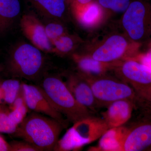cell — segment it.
I'll list each match as a JSON object with an SVG mask.
<instances>
[{
    "mask_svg": "<svg viewBox=\"0 0 151 151\" xmlns=\"http://www.w3.org/2000/svg\"><path fill=\"white\" fill-rule=\"evenodd\" d=\"M143 116L128 127L121 151H151V115Z\"/></svg>",
    "mask_w": 151,
    "mask_h": 151,
    "instance_id": "9",
    "label": "cell"
},
{
    "mask_svg": "<svg viewBox=\"0 0 151 151\" xmlns=\"http://www.w3.org/2000/svg\"><path fill=\"white\" fill-rule=\"evenodd\" d=\"M1 67H0V70H1Z\"/></svg>",
    "mask_w": 151,
    "mask_h": 151,
    "instance_id": "31",
    "label": "cell"
},
{
    "mask_svg": "<svg viewBox=\"0 0 151 151\" xmlns=\"http://www.w3.org/2000/svg\"><path fill=\"white\" fill-rule=\"evenodd\" d=\"M117 1V0H98V2L101 6L104 8L112 10Z\"/></svg>",
    "mask_w": 151,
    "mask_h": 151,
    "instance_id": "26",
    "label": "cell"
},
{
    "mask_svg": "<svg viewBox=\"0 0 151 151\" xmlns=\"http://www.w3.org/2000/svg\"><path fill=\"white\" fill-rule=\"evenodd\" d=\"M92 0H73V6H84L91 3Z\"/></svg>",
    "mask_w": 151,
    "mask_h": 151,
    "instance_id": "29",
    "label": "cell"
},
{
    "mask_svg": "<svg viewBox=\"0 0 151 151\" xmlns=\"http://www.w3.org/2000/svg\"><path fill=\"white\" fill-rule=\"evenodd\" d=\"M135 58H138L139 60H136L151 68V48L149 51L145 54H138Z\"/></svg>",
    "mask_w": 151,
    "mask_h": 151,
    "instance_id": "25",
    "label": "cell"
},
{
    "mask_svg": "<svg viewBox=\"0 0 151 151\" xmlns=\"http://www.w3.org/2000/svg\"><path fill=\"white\" fill-rule=\"evenodd\" d=\"M73 14L82 26L94 27L101 20L103 12L101 7L96 3H90L84 6H73Z\"/></svg>",
    "mask_w": 151,
    "mask_h": 151,
    "instance_id": "16",
    "label": "cell"
},
{
    "mask_svg": "<svg viewBox=\"0 0 151 151\" xmlns=\"http://www.w3.org/2000/svg\"><path fill=\"white\" fill-rule=\"evenodd\" d=\"M73 61L78 68V73L85 78H94L106 75L112 70L115 63H106L94 59L87 54L74 53Z\"/></svg>",
    "mask_w": 151,
    "mask_h": 151,
    "instance_id": "14",
    "label": "cell"
},
{
    "mask_svg": "<svg viewBox=\"0 0 151 151\" xmlns=\"http://www.w3.org/2000/svg\"><path fill=\"white\" fill-rule=\"evenodd\" d=\"M139 108L142 111L143 114L151 115V103L142 105Z\"/></svg>",
    "mask_w": 151,
    "mask_h": 151,
    "instance_id": "28",
    "label": "cell"
},
{
    "mask_svg": "<svg viewBox=\"0 0 151 151\" xmlns=\"http://www.w3.org/2000/svg\"><path fill=\"white\" fill-rule=\"evenodd\" d=\"M9 145L10 151H40L35 146L24 140L13 141Z\"/></svg>",
    "mask_w": 151,
    "mask_h": 151,
    "instance_id": "24",
    "label": "cell"
},
{
    "mask_svg": "<svg viewBox=\"0 0 151 151\" xmlns=\"http://www.w3.org/2000/svg\"><path fill=\"white\" fill-rule=\"evenodd\" d=\"M150 46H151V44H150Z\"/></svg>",
    "mask_w": 151,
    "mask_h": 151,
    "instance_id": "32",
    "label": "cell"
},
{
    "mask_svg": "<svg viewBox=\"0 0 151 151\" xmlns=\"http://www.w3.org/2000/svg\"><path fill=\"white\" fill-rule=\"evenodd\" d=\"M22 87L29 109L55 119L67 127L68 121L55 109L40 86L22 83Z\"/></svg>",
    "mask_w": 151,
    "mask_h": 151,
    "instance_id": "10",
    "label": "cell"
},
{
    "mask_svg": "<svg viewBox=\"0 0 151 151\" xmlns=\"http://www.w3.org/2000/svg\"><path fill=\"white\" fill-rule=\"evenodd\" d=\"M109 128L103 118L92 116L73 124L62 140L59 150H78L100 138Z\"/></svg>",
    "mask_w": 151,
    "mask_h": 151,
    "instance_id": "5",
    "label": "cell"
},
{
    "mask_svg": "<svg viewBox=\"0 0 151 151\" xmlns=\"http://www.w3.org/2000/svg\"><path fill=\"white\" fill-rule=\"evenodd\" d=\"M9 106L10 118L18 127L27 116L29 110L25 100L22 87L16 99Z\"/></svg>",
    "mask_w": 151,
    "mask_h": 151,
    "instance_id": "20",
    "label": "cell"
},
{
    "mask_svg": "<svg viewBox=\"0 0 151 151\" xmlns=\"http://www.w3.org/2000/svg\"><path fill=\"white\" fill-rule=\"evenodd\" d=\"M10 151V147L9 143L6 141L0 135V151Z\"/></svg>",
    "mask_w": 151,
    "mask_h": 151,
    "instance_id": "27",
    "label": "cell"
},
{
    "mask_svg": "<svg viewBox=\"0 0 151 151\" xmlns=\"http://www.w3.org/2000/svg\"><path fill=\"white\" fill-rule=\"evenodd\" d=\"M122 22L128 38L140 44L151 36V6L142 1L132 2L124 12Z\"/></svg>",
    "mask_w": 151,
    "mask_h": 151,
    "instance_id": "8",
    "label": "cell"
},
{
    "mask_svg": "<svg viewBox=\"0 0 151 151\" xmlns=\"http://www.w3.org/2000/svg\"><path fill=\"white\" fill-rule=\"evenodd\" d=\"M1 97H0V103H1Z\"/></svg>",
    "mask_w": 151,
    "mask_h": 151,
    "instance_id": "30",
    "label": "cell"
},
{
    "mask_svg": "<svg viewBox=\"0 0 151 151\" xmlns=\"http://www.w3.org/2000/svg\"><path fill=\"white\" fill-rule=\"evenodd\" d=\"M136 108V104L132 100H119L108 105L101 115L109 129L116 128L124 126L130 120Z\"/></svg>",
    "mask_w": 151,
    "mask_h": 151,
    "instance_id": "13",
    "label": "cell"
},
{
    "mask_svg": "<svg viewBox=\"0 0 151 151\" xmlns=\"http://www.w3.org/2000/svg\"><path fill=\"white\" fill-rule=\"evenodd\" d=\"M47 37L52 44L58 38L67 34L65 28L60 23L51 22L45 26Z\"/></svg>",
    "mask_w": 151,
    "mask_h": 151,
    "instance_id": "23",
    "label": "cell"
},
{
    "mask_svg": "<svg viewBox=\"0 0 151 151\" xmlns=\"http://www.w3.org/2000/svg\"><path fill=\"white\" fill-rule=\"evenodd\" d=\"M9 111V108L0 104V132L13 135L18 126L10 118Z\"/></svg>",
    "mask_w": 151,
    "mask_h": 151,
    "instance_id": "22",
    "label": "cell"
},
{
    "mask_svg": "<svg viewBox=\"0 0 151 151\" xmlns=\"http://www.w3.org/2000/svg\"><path fill=\"white\" fill-rule=\"evenodd\" d=\"M66 127L55 119L34 112L26 116L13 135L32 144L40 151H52Z\"/></svg>",
    "mask_w": 151,
    "mask_h": 151,
    "instance_id": "1",
    "label": "cell"
},
{
    "mask_svg": "<svg viewBox=\"0 0 151 151\" xmlns=\"http://www.w3.org/2000/svg\"><path fill=\"white\" fill-rule=\"evenodd\" d=\"M22 32L34 46L42 52L54 53V48L45 32V26L35 16L26 14L20 22Z\"/></svg>",
    "mask_w": 151,
    "mask_h": 151,
    "instance_id": "11",
    "label": "cell"
},
{
    "mask_svg": "<svg viewBox=\"0 0 151 151\" xmlns=\"http://www.w3.org/2000/svg\"><path fill=\"white\" fill-rule=\"evenodd\" d=\"M64 82L76 101L92 113L97 112L100 108L86 79L78 72L66 74Z\"/></svg>",
    "mask_w": 151,
    "mask_h": 151,
    "instance_id": "12",
    "label": "cell"
},
{
    "mask_svg": "<svg viewBox=\"0 0 151 151\" xmlns=\"http://www.w3.org/2000/svg\"><path fill=\"white\" fill-rule=\"evenodd\" d=\"M112 70L116 77L134 90L138 98L137 108L151 103V68L130 58L115 63Z\"/></svg>",
    "mask_w": 151,
    "mask_h": 151,
    "instance_id": "4",
    "label": "cell"
},
{
    "mask_svg": "<svg viewBox=\"0 0 151 151\" xmlns=\"http://www.w3.org/2000/svg\"><path fill=\"white\" fill-rule=\"evenodd\" d=\"M42 52L32 44L24 42L16 45L8 60L9 73L14 77L31 81L39 80L45 65Z\"/></svg>",
    "mask_w": 151,
    "mask_h": 151,
    "instance_id": "3",
    "label": "cell"
},
{
    "mask_svg": "<svg viewBox=\"0 0 151 151\" xmlns=\"http://www.w3.org/2000/svg\"><path fill=\"white\" fill-rule=\"evenodd\" d=\"M22 83L15 79H8L0 84V97L6 104L11 105L18 96Z\"/></svg>",
    "mask_w": 151,
    "mask_h": 151,
    "instance_id": "19",
    "label": "cell"
},
{
    "mask_svg": "<svg viewBox=\"0 0 151 151\" xmlns=\"http://www.w3.org/2000/svg\"><path fill=\"white\" fill-rule=\"evenodd\" d=\"M84 78L89 82L99 108L107 107L111 103L122 100H132L137 107L138 98L134 90L118 77L106 74L98 78Z\"/></svg>",
    "mask_w": 151,
    "mask_h": 151,
    "instance_id": "6",
    "label": "cell"
},
{
    "mask_svg": "<svg viewBox=\"0 0 151 151\" xmlns=\"http://www.w3.org/2000/svg\"><path fill=\"white\" fill-rule=\"evenodd\" d=\"M39 86L55 109L68 122L75 124L93 115V113L76 101L59 76H45Z\"/></svg>",
    "mask_w": 151,
    "mask_h": 151,
    "instance_id": "2",
    "label": "cell"
},
{
    "mask_svg": "<svg viewBox=\"0 0 151 151\" xmlns=\"http://www.w3.org/2000/svg\"><path fill=\"white\" fill-rule=\"evenodd\" d=\"M35 6L44 16L58 19L64 15L65 0H33Z\"/></svg>",
    "mask_w": 151,
    "mask_h": 151,
    "instance_id": "18",
    "label": "cell"
},
{
    "mask_svg": "<svg viewBox=\"0 0 151 151\" xmlns=\"http://www.w3.org/2000/svg\"><path fill=\"white\" fill-rule=\"evenodd\" d=\"M80 42L76 37L68 33L62 36L52 44L54 53L60 56H65L70 54L75 49Z\"/></svg>",
    "mask_w": 151,
    "mask_h": 151,
    "instance_id": "21",
    "label": "cell"
},
{
    "mask_svg": "<svg viewBox=\"0 0 151 151\" xmlns=\"http://www.w3.org/2000/svg\"><path fill=\"white\" fill-rule=\"evenodd\" d=\"M120 34L109 35L87 54L101 62L115 63L138 55L139 45Z\"/></svg>",
    "mask_w": 151,
    "mask_h": 151,
    "instance_id": "7",
    "label": "cell"
},
{
    "mask_svg": "<svg viewBox=\"0 0 151 151\" xmlns=\"http://www.w3.org/2000/svg\"><path fill=\"white\" fill-rule=\"evenodd\" d=\"M20 10L19 0H0V35L9 29Z\"/></svg>",
    "mask_w": 151,
    "mask_h": 151,
    "instance_id": "17",
    "label": "cell"
},
{
    "mask_svg": "<svg viewBox=\"0 0 151 151\" xmlns=\"http://www.w3.org/2000/svg\"><path fill=\"white\" fill-rule=\"evenodd\" d=\"M128 129V127L123 126L109 129L100 138L98 146L89 149V150L121 151Z\"/></svg>",
    "mask_w": 151,
    "mask_h": 151,
    "instance_id": "15",
    "label": "cell"
}]
</instances>
